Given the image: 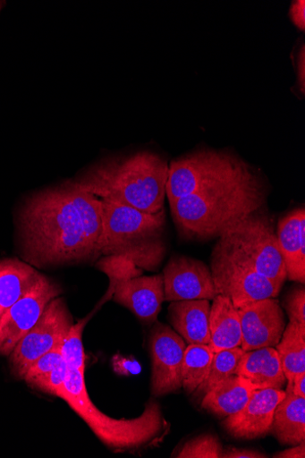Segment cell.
<instances>
[{"mask_svg":"<svg viewBox=\"0 0 305 458\" xmlns=\"http://www.w3.org/2000/svg\"><path fill=\"white\" fill-rule=\"evenodd\" d=\"M39 275L17 259L0 261V317L28 293Z\"/></svg>","mask_w":305,"mask_h":458,"instance_id":"cell-22","label":"cell"},{"mask_svg":"<svg viewBox=\"0 0 305 458\" xmlns=\"http://www.w3.org/2000/svg\"><path fill=\"white\" fill-rule=\"evenodd\" d=\"M210 271L216 294L228 298L237 310L255 301L277 299L281 293L222 237L213 249Z\"/></svg>","mask_w":305,"mask_h":458,"instance_id":"cell-7","label":"cell"},{"mask_svg":"<svg viewBox=\"0 0 305 458\" xmlns=\"http://www.w3.org/2000/svg\"><path fill=\"white\" fill-rule=\"evenodd\" d=\"M101 271L105 272L110 278V286L104 302L114 293L115 285L123 280L140 276L142 269L139 268L133 262L115 256L103 258L97 266Z\"/></svg>","mask_w":305,"mask_h":458,"instance_id":"cell-26","label":"cell"},{"mask_svg":"<svg viewBox=\"0 0 305 458\" xmlns=\"http://www.w3.org/2000/svg\"><path fill=\"white\" fill-rule=\"evenodd\" d=\"M73 324L64 300H53L9 356L13 377L23 380L30 366L39 357L62 347Z\"/></svg>","mask_w":305,"mask_h":458,"instance_id":"cell-9","label":"cell"},{"mask_svg":"<svg viewBox=\"0 0 305 458\" xmlns=\"http://www.w3.org/2000/svg\"><path fill=\"white\" fill-rule=\"evenodd\" d=\"M290 16L292 22L301 30L305 28V2L304 0H298L294 2L290 10Z\"/></svg>","mask_w":305,"mask_h":458,"instance_id":"cell-33","label":"cell"},{"mask_svg":"<svg viewBox=\"0 0 305 458\" xmlns=\"http://www.w3.org/2000/svg\"><path fill=\"white\" fill-rule=\"evenodd\" d=\"M214 352L209 345L191 344L186 348L182 364V388L192 395L209 372Z\"/></svg>","mask_w":305,"mask_h":458,"instance_id":"cell-24","label":"cell"},{"mask_svg":"<svg viewBox=\"0 0 305 458\" xmlns=\"http://www.w3.org/2000/svg\"><path fill=\"white\" fill-rule=\"evenodd\" d=\"M270 433L282 445L292 446L305 442V398L285 389L284 398L275 408Z\"/></svg>","mask_w":305,"mask_h":458,"instance_id":"cell-20","label":"cell"},{"mask_svg":"<svg viewBox=\"0 0 305 458\" xmlns=\"http://www.w3.org/2000/svg\"><path fill=\"white\" fill-rule=\"evenodd\" d=\"M244 352L238 347L214 353L208 377L193 393L194 399L200 402L208 393L234 376Z\"/></svg>","mask_w":305,"mask_h":458,"instance_id":"cell-25","label":"cell"},{"mask_svg":"<svg viewBox=\"0 0 305 458\" xmlns=\"http://www.w3.org/2000/svg\"><path fill=\"white\" fill-rule=\"evenodd\" d=\"M254 391L245 379L234 374L208 393L200 401V406L217 419L225 420L240 411Z\"/></svg>","mask_w":305,"mask_h":458,"instance_id":"cell-21","label":"cell"},{"mask_svg":"<svg viewBox=\"0 0 305 458\" xmlns=\"http://www.w3.org/2000/svg\"><path fill=\"white\" fill-rule=\"evenodd\" d=\"M266 199L265 185L256 175L196 191L169 205L181 235L204 241L220 237L239 220L258 212Z\"/></svg>","mask_w":305,"mask_h":458,"instance_id":"cell-3","label":"cell"},{"mask_svg":"<svg viewBox=\"0 0 305 458\" xmlns=\"http://www.w3.org/2000/svg\"><path fill=\"white\" fill-rule=\"evenodd\" d=\"M63 361L62 347H58L32 363L26 371L23 380L30 386L38 379L45 378Z\"/></svg>","mask_w":305,"mask_h":458,"instance_id":"cell-29","label":"cell"},{"mask_svg":"<svg viewBox=\"0 0 305 458\" xmlns=\"http://www.w3.org/2000/svg\"><path fill=\"white\" fill-rule=\"evenodd\" d=\"M224 448L216 435L204 434L186 442L178 453L172 455L180 458H221Z\"/></svg>","mask_w":305,"mask_h":458,"instance_id":"cell-27","label":"cell"},{"mask_svg":"<svg viewBox=\"0 0 305 458\" xmlns=\"http://www.w3.org/2000/svg\"><path fill=\"white\" fill-rule=\"evenodd\" d=\"M148 346L152 360V394L158 397L178 393L182 388L185 341L169 326L156 321Z\"/></svg>","mask_w":305,"mask_h":458,"instance_id":"cell-11","label":"cell"},{"mask_svg":"<svg viewBox=\"0 0 305 458\" xmlns=\"http://www.w3.org/2000/svg\"><path fill=\"white\" fill-rule=\"evenodd\" d=\"M66 372L67 365L63 361L50 374H48L47 377L38 379L31 383L29 386L42 393L57 396L59 391L64 385Z\"/></svg>","mask_w":305,"mask_h":458,"instance_id":"cell-30","label":"cell"},{"mask_svg":"<svg viewBox=\"0 0 305 458\" xmlns=\"http://www.w3.org/2000/svg\"><path fill=\"white\" fill-rule=\"evenodd\" d=\"M168 173L165 158L140 151L103 159L73 182L102 200L155 215L164 210Z\"/></svg>","mask_w":305,"mask_h":458,"instance_id":"cell-2","label":"cell"},{"mask_svg":"<svg viewBox=\"0 0 305 458\" xmlns=\"http://www.w3.org/2000/svg\"><path fill=\"white\" fill-rule=\"evenodd\" d=\"M285 389H289L296 396L305 398V371L296 374L292 386H286Z\"/></svg>","mask_w":305,"mask_h":458,"instance_id":"cell-34","label":"cell"},{"mask_svg":"<svg viewBox=\"0 0 305 458\" xmlns=\"http://www.w3.org/2000/svg\"><path fill=\"white\" fill-rule=\"evenodd\" d=\"M20 225L23 257L32 266L93 262L103 256V201L73 182L31 196Z\"/></svg>","mask_w":305,"mask_h":458,"instance_id":"cell-1","label":"cell"},{"mask_svg":"<svg viewBox=\"0 0 305 458\" xmlns=\"http://www.w3.org/2000/svg\"><path fill=\"white\" fill-rule=\"evenodd\" d=\"M103 201V257L115 256L139 268L157 271L166 255L165 214H147L135 208Z\"/></svg>","mask_w":305,"mask_h":458,"instance_id":"cell-5","label":"cell"},{"mask_svg":"<svg viewBox=\"0 0 305 458\" xmlns=\"http://www.w3.org/2000/svg\"><path fill=\"white\" fill-rule=\"evenodd\" d=\"M64 400L114 453L137 454L162 444L170 432L160 404L151 400L137 419L115 420L100 411L87 391L84 372L67 366L66 377L57 396Z\"/></svg>","mask_w":305,"mask_h":458,"instance_id":"cell-4","label":"cell"},{"mask_svg":"<svg viewBox=\"0 0 305 458\" xmlns=\"http://www.w3.org/2000/svg\"><path fill=\"white\" fill-rule=\"evenodd\" d=\"M236 376L245 379L255 390H284L287 380L275 348L245 352L239 363Z\"/></svg>","mask_w":305,"mask_h":458,"instance_id":"cell-17","label":"cell"},{"mask_svg":"<svg viewBox=\"0 0 305 458\" xmlns=\"http://www.w3.org/2000/svg\"><path fill=\"white\" fill-rule=\"evenodd\" d=\"M61 293L62 289L56 283L39 275L28 293L0 317V355L12 354L47 305Z\"/></svg>","mask_w":305,"mask_h":458,"instance_id":"cell-10","label":"cell"},{"mask_svg":"<svg viewBox=\"0 0 305 458\" xmlns=\"http://www.w3.org/2000/svg\"><path fill=\"white\" fill-rule=\"evenodd\" d=\"M284 396V390L254 391L246 405L225 419L222 426L234 438L250 440L264 437L270 433L275 408Z\"/></svg>","mask_w":305,"mask_h":458,"instance_id":"cell-14","label":"cell"},{"mask_svg":"<svg viewBox=\"0 0 305 458\" xmlns=\"http://www.w3.org/2000/svg\"><path fill=\"white\" fill-rule=\"evenodd\" d=\"M210 307L207 300L170 302L169 322L188 345H209Z\"/></svg>","mask_w":305,"mask_h":458,"instance_id":"cell-18","label":"cell"},{"mask_svg":"<svg viewBox=\"0 0 305 458\" xmlns=\"http://www.w3.org/2000/svg\"><path fill=\"white\" fill-rule=\"evenodd\" d=\"M277 239L287 278L305 283V210L291 212L278 223Z\"/></svg>","mask_w":305,"mask_h":458,"instance_id":"cell-16","label":"cell"},{"mask_svg":"<svg viewBox=\"0 0 305 458\" xmlns=\"http://www.w3.org/2000/svg\"><path fill=\"white\" fill-rule=\"evenodd\" d=\"M256 175L248 163L233 153L198 150L171 162L166 196L171 202L204 189L247 181Z\"/></svg>","mask_w":305,"mask_h":458,"instance_id":"cell-6","label":"cell"},{"mask_svg":"<svg viewBox=\"0 0 305 458\" xmlns=\"http://www.w3.org/2000/svg\"><path fill=\"white\" fill-rule=\"evenodd\" d=\"M113 298L114 302L128 309L140 320L155 323L165 301L163 275L121 281L115 285Z\"/></svg>","mask_w":305,"mask_h":458,"instance_id":"cell-15","label":"cell"},{"mask_svg":"<svg viewBox=\"0 0 305 458\" xmlns=\"http://www.w3.org/2000/svg\"><path fill=\"white\" fill-rule=\"evenodd\" d=\"M0 8H2V3H0Z\"/></svg>","mask_w":305,"mask_h":458,"instance_id":"cell-36","label":"cell"},{"mask_svg":"<svg viewBox=\"0 0 305 458\" xmlns=\"http://www.w3.org/2000/svg\"><path fill=\"white\" fill-rule=\"evenodd\" d=\"M238 311L242 333L241 348L244 352L278 345L287 324L277 299L255 301Z\"/></svg>","mask_w":305,"mask_h":458,"instance_id":"cell-13","label":"cell"},{"mask_svg":"<svg viewBox=\"0 0 305 458\" xmlns=\"http://www.w3.org/2000/svg\"><path fill=\"white\" fill-rule=\"evenodd\" d=\"M223 457L225 458H263L268 457L267 454L251 448H238L227 446L224 448Z\"/></svg>","mask_w":305,"mask_h":458,"instance_id":"cell-32","label":"cell"},{"mask_svg":"<svg viewBox=\"0 0 305 458\" xmlns=\"http://www.w3.org/2000/svg\"><path fill=\"white\" fill-rule=\"evenodd\" d=\"M275 349L287 380L286 386H292L296 374L305 371V326L289 321Z\"/></svg>","mask_w":305,"mask_h":458,"instance_id":"cell-23","label":"cell"},{"mask_svg":"<svg viewBox=\"0 0 305 458\" xmlns=\"http://www.w3.org/2000/svg\"><path fill=\"white\" fill-rule=\"evenodd\" d=\"M274 457L278 458H304L305 457V442L292 445V448L276 453Z\"/></svg>","mask_w":305,"mask_h":458,"instance_id":"cell-35","label":"cell"},{"mask_svg":"<svg viewBox=\"0 0 305 458\" xmlns=\"http://www.w3.org/2000/svg\"><path fill=\"white\" fill-rule=\"evenodd\" d=\"M165 301H213L216 296L210 269L200 260L173 257L163 271Z\"/></svg>","mask_w":305,"mask_h":458,"instance_id":"cell-12","label":"cell"},{"mask_svg":"<svg viewBox=\"0 0 305 458\" xmlns=\"http://www.w3.org/2000/svg\"><path fill=\"white\" fill-rule=\"evenodd\" d=\"M209 347L214 353L241 346L242 333L238 310L232 301L217 295L209 314Z\"/></svg>","mask_w":305,"mask_h":458,"instance_id":"cell-19","label":"cell"},{"mask_svg":"<svg viewBox=\"0 0 305 458\" xmlns=\"http://www.w3.org/2000/svg\"><path fill=\"white\" fill-rule=\"evenodd\" d=\"M220 237L231 243L256 272L283 288L287 279L285 266L267 216L251 214L231 225Z\"/></svg>","mask_w":305,"mask_h":458,"instance_id":"cell-8","label":"cell"},{"mask_svg":"<svg viewBox=\"0 0 305 458\" xmlns=\"http://www.w3.org/2000/svg\"><path fill=\"white\" fill-rule=\"evenodd\" d=\"M90 316L73 324L62 346L64 361L77 370H85V354L82 344V331Z\"/></svg>","mask_w":305,"mask_h":458,"instance_id":"cell-28","label":"cell"},{"mask_svg":"<svg viewBox=\"0 0 305 458\" xmlns=\"http://www.w3.org/2000/svg\"><path fill=\"white\" fill-rule=\"evenodd\" d=\"M284 307L290 321L305 326V289L298 286L291 289L287 293Z\"/></svg>","mask_w":305,"mask_h":458,"instance_id":"cell-31","label":"cell"}]
</instances>
